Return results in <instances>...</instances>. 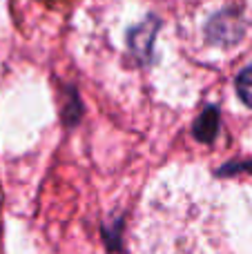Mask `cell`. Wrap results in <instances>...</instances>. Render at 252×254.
I'll list each match as a JSON object with an SVG mask.
<instances>
[{"mask_svg":"<svg viewBox=\"0 0 252 254\" xmlns=\"http://www.w3.org/2000/svg\"><path fill=\"white\" fill-rule=\"evenodd\" d=\"M212 36L217 40L226 38V40H237L241 36V22L235 16H219L212 22Z\"/></svg>","mask_w":252,"mask_h":254,"instance_id":"1","label":"cell"},{"mask_svg":"<svg viewBox=\"0 0 252 254\" xmlns=\"http://www.w3.org/2000/svg\"><path fill=\"white\" fill-rule=\"evenodd\" d=\"M237 92H239L241 101L248 107H252V65H248L237 76Z\"/></svg>","mask_w":252,"mask_h":254,"instance_id":"2","label":"cell"}]
</instances>
